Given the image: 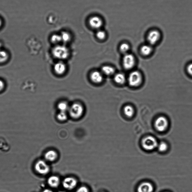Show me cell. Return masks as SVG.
Listing matches in <instances>:
<instances>
[{
    "instance_id": "cell-19",
    "label": "cell",
    "mask_w": 192,
    "mask_h": 192,
    "mask_svg": "<svg viewBox=\"0 0 192 192\" xmlns=\"http://www.w3.org/2000/svg\"><path fill=\"white\" fill-rule=\"evenodd\" d=\"M152 46L150 44H146L143 45L141 48V52L144 56H148L151 53L152 51Z\"/></svg>"
},
{
    "instance_id": "cell-24",
    "label": "cell",
    "mask_w": 192,
    "mask_h": 192,
    "mask_svg": "<svg viewBox=\"0 0 192 192\" xmlns=\"http://www.w3.org/2000/svg\"><path fill=\"white\" fill-rule=\"evenodd\" d=\"M96 37L100 40H104L106 38L107 34L106 32L104 30L100 29L97 31L96 34Z\"/></svg>"
},
{
    "instance_id": "cell-2",
    "label": "cell",
    "mask_w": 192,
    "mask_h": 192,
    "mask_svg": "<svg viewBox=\"0 0 192 192\" xmlns=\"http://www.w3.org/2000/svg\"><path fill=\"white\" fill-rule=\"evenodd\" d=\"M162 34L158 29L154 28L149 31L147 39L149 44L153 45L158 43L161 38Z\"/></svg>"
},
{
    "instance_id": "cell-11",
    "label": "cell",
    "mask_w": 192,
    "mask_h": 192,
    "mask_svg": "<svg viewBox=\"0 0 192 192\" xmlns=\"http://www.w3.org/2000/svg\"><path fill=\"white\" fill-rule=\"evenodd\" d=\"M63 186L64 188L68 190H71L74 188L77 184L76 179L73 178H66L63 182Z\"/></svg>"
},
{
    "instance_id": "cell-12",
    "label": "cell",
    "mask_w": 192,
    "mask_h": 192,
    "mask_svg": "<svg viewBox=\"0 0 192 192\" xmlns=\"http://www.w3.org/2000/svg\"><path fill=\"white\" fill-rule=\"evenodd\" d=\"M54 70L55 73L57 75H63L66 71V65L63 62H57L54 65Z\"/></svg>"
},
{
    "instance_id": "cell-5",
    "label": "cell",
    "mask_w": 192,
    "mask_h": 192,
    "mask_svg": "<svg viewBox=\"0 0 192 192\" xmlns=\"http://www.w3.org/2000/svg\"><path fill=\"white\" fill-rule=\"evenodd\" d=\"M142 81V77L140 72L134 71L131 72L128 78L129 85L132 87H137L140 85Z\"/></svg>"
},
{
    "instance_id": "cell-33",
    "label": "cell",
    "mask_w": 192,
    "mask_h": 192,
    "mask_svg": "<svg viewBox=\"0 0 192 192\" xmlns=\"http://www.w3.org/2000/svg\"><path fill=\"white\" fill-rule=\"evenodd\" d=\"M1 21L0 20V26L1 25Z\"/></svg>"
},
{
    "instance_id": "cell-28",
    "label": "cell",
    "mask_w": 192,
    "mask_h": 192,
    "mask_svg": "<svg viewBox=\"0 0 192 192\" xmlns=\"http://www.w3.org/2000/svg\"><path fill=\"white\" fill-rule=\"evenodd\" d=\"M76 192H89L88 190L86 187H82L78 188Z\"/></svg>"
},
{
    "instance_id": "cell-29",
    "label": "cell",
    "mask_w": 192,
    "mask_h": 192,
    "mask_svg": "<svg viewBox=\"0 0 192 192\" xmlns=\"http://www.w3.org/2000/svg\"><path fill=\"white\" fill-rule=\"evenodd\" d=\"M5 86L4 82L2 80H0V92L4 91Z\"/></svg>"
},
{
    "instance_id": "cell-15",
    "label": "cell",
    "mask_w": 192,
    "mask_h": 192,
    "mask_svg": "<svg viewBox=\"0 0 192 192\" xmlns=\"http://www.w3.org/2000/svg\"><path fill=\"white\" fill-rule=\"evenodd\" d=\"M48 183L50 187L53 188H56L60 185V180L58 177L56 176H52L49 178Z\"/></svg>"
},
{
    "instance_id": "cell-14",
    "label": "cell",
    "mask_w": 192,
    "mask_h": 192,
    "mask_svg": "<svg viewBox=\"0 0 192 192\" xmlns=\"http://www.w3.org/2000/svg\"><path fill=\"white\" fill-rule=\"evenodd\" d=\"M101 72L103 74L110 76L114 74L115 69L114 67L109 65H105L101 68Z\"/></svg>"
},
{
    "instance_id": "cell-16",
    "label": "cell",
    "mask_w": 192,
    "mask_h": 192,
    "mask_svg": "<svg viewBox=\"0 0 192 192\" xmlns=\"http://www.w3.org/2000/svg\"><path fill=\"white\" fill-rule=\"evenodd\" d=\"M57 155L56 152L54 150H49L46 153L45 158L49 161H54L57 158Z\"/></svg>"
},
{
    "instance_id": "cell-20",
    "label": "cell",
    "mask_w": 192,
    "mask_h": 192,
    "mask_svg": "<svg viewBox=\"0 0 192 192\" xmlns=\"http://www.w3.org/2000/svg\"><path fill=\"white\" fill-rule=\"evenodd\" d=\"M125 114L128 118H131L133 116L134 114V110L133 107L130 105H127L124 108Z\"/></svg>"
},
{
    "instance_id": "cell-13",
    "label": "cell",
    "mask_w": 192,
    "mask_h": 192,
    "mask_svg": "<svg viewBox=\"0 0 192 192\" xmlns=\"http://www.w3.org/2000/svg\"><path fill=\"white\" fill-rule=\"evenodd\" d=\"M154 187L151 183L144 182L139 185L137 188L138 192H153Z\"/></svg>"
},
{
    "instance_id": "cell-8",
    "label": "cell",
    "mask_w": 192,
    "mask_h": 192,
    "mask_svg": "<svg viewBox=\"0 0 192 192\" xmlns=\"http://www.w3.org/2000/svg\"><path fill=\"white\" fill-rule=\"evenodd\" d=\"M135 62V57L132 54H126L123 57V65L126 69L130 70L133 68Z\"/></svg>"
},
{
    "instance_id": "cell-23",
    "label": "cell",
    "mask_w": 192,
    "mask_h": 192,
    "mask_svg": "<svg viewBox=\"0 0 192 192\" xmlns=\"http://www.w3.org/2000/svg\"><path fill=\"white\" fill-rule=\"evenodd\" d=\"M51 42L52 43L57 44L62 42L61 36L60 34H53L51 37Z\"/></svg>"
},
{
    "instance_id": "cell-30",
    "label": "cell",
    "mask_w": 192,
    "mask_h": 192,
    "mask_svg": "<svg viewBox=\"0 0 192 192\" xmlns=\"http://www.w3.org/2000/svg\"><path fill=\"white\" fill-rule=\"evenodd\" d=\"M188 73L192 76V63L188 65L187 68Z\"/></svg>"
},
{
    "instance_id": "cell-25",
    "label": "cell",
    "mask_w": 192,
    "mask_h": 192,
    "mask_svg": "<svg viewBox=\"0 0 192 192\" xmlns=\"http://www.w3.org/2000/svg\"><path fill=\"white\" fill-rule=\"evenodd\" d=\"M119 48L121 52L126 54L128 53V52L129 51L130 49V46L129 44L124 42L121 44Z\"/></svg>"
},
{
    "instance_id": "cell-32",
    "label": "cell",
    "mask_w": 192,
    "mask_h": 192,
    "mask_svg": "<svg viewBox=\"0 0 192 192\" xmlns=\"http://www.w3.org/2000/svg\"><path fill=\"white\" fill-rule=\"evenodd\" d=\"M2 47V44L0 42V50H1Z\"/></svg>"
},
{
    "instance_id": "cell-1",
    "label": "cell",
    "mask_w": 192,
    "mask_h": 192,
    "mask_svg": "<svg viewBox=\"0 0 192 192\" xmlns=\"http://www.w3.org/2000/svg\"><path fill=\"white\" fill-rule=\"evenodd\" d=\"M52 54L55 58L64 60L67 59L69 56L70 52L68 48L65 45H57L53 49Z\"/></svg>"
},
{
    "instance_id": "cell-17",
    "label": "cell",
    "mask_w": 192,
    "mask_h": 192,
    "mask_svg": "<svg viewBox=\"0 0 192 192\" xmlns=\"http://www.w3.org/2000/svg\"><path fill=\"white\" fill-rule=\"evenodd\" d=\"M114 80L116 83L119 85H122L125 83L126 78L125 75L122 73H118L114 75Z\"/></svg>"
},
{
    "instance_id": "cell-9",
    "label": "cell",
    "mask_w": 192,
    "mask_h": 192,
    "mask_svg": "<svg viewBox=\"0 0 192 192\" xmlns=\"http://www.w3.org/2000/svg\"><path fill=\"white\" fill-rule=\"evenodd\" d=\"M156 129L160 132H163L167 129L168 126V121L164 116H160L156 120L155 124Z\"/></svg>"
},
{
    "instance_id": "cell-21",
    "label": "cell",
    "mask_w": 192,
    "mask_h": 192,
    "mask_svg": "<svg viewBox=\"0 0 192 192\" xmlns=\"http://www.w3.org/2000/svg\"><path fill=\"white\" fill-rule=\"evenodd\" d=\"M60 35L61 36L62 42L64 43H68L71 39V35L69 33L66 31H63L60 34Z\"/></svg>"
},
{
    "instance_id": "cell-34",
    "label": "cell",
    "mask_w": 192,
    "mask_h": 192,
    "mask_svg": "<svg viewBox=\"0 0 192 192\" xmlns=\"http://www.w3.org/2000/svg\"><path fill=\"white\" fill-rule=\"evenodd\" d=\"M60 192H64V191H60Z\"/></svg>"
},
{
    "instance_id": "cell-7",
    "label": "cell",
    "mask_w": 192,
    "mask_h": 192,
    "mask_svg": "<svg viewBox=\"0 0 192 192\" xmlns=\"http://www.w3.org/2000/svg\"><path fill=\"white\" fill-rule=\"evenodd\" d=\"M35 168L36 171L41 175L47 174L50 171V168L47 164L43 160H39L35 164Z\"/></svg>"
},
{
    "instance_id": "cell-4",
    "label": "cell",
    "mask_w": 192,
    "mask_h": 192,
    "mask_svg": "<svg viewBox=\"0 0 192 192\" xmlns=\"http://www.w3.org/2000/svg\"><path fill=\"white\" fill-rule=\"evenodd\" d=\"M158 144L156 139L151 136L144 138L142 141L143 147L147 150H154L157 147Z\"/></svg>"
},
{
    "instance_id": "cell-26",
    "label": "cell",
    "mask_w": 192,
    "mask_h": 192,
    "mask_svg": "<svg viewBox=\"0 0 192 192\" xmlns=\"http://www.w3.org/2000/svg\"><path fill=\"white\" fill-rule=\"evenodd\" d=\"M157 147L160 152H164L167 150V148H168V146L165 142H161L158 144Z\"/></svg>"
},
{
    "instance_id": "cell-3",
    "label": "cell",
    "mask_w": 192,
    "mask_h": 192,
    "mask_svg": "<svg viewBox=\"0 0 192 192\" xmlns=\"http://www.w3.org/2000/svg\"><path fill=\"white\" fill-rule=\"evenodd\" d=\"M70 116L74 119H78L82 115L84 112L83 107L78 103H73L70 107L68 110Z\"/></svg>"
},
{
    "instance_id": "cell-27",
    "label": "cell",
    "mask_w": 192,
    "mask_h": 192,
    "mask_svg": "<svg viewBox=\"0 0 192 192\" xmlns=\"http://www.w3.org/2000/svg\"><path fill=\"white\" fill-rule=\"evenodd\" d=\"M57 119L60 121H63L66 120L67 119V115L66 112L60 111L57 115Z\"/></svg>"
},
{
    "instance_id": "cell-10",
    "label": "cell",
    "mask_w": 192,
    "mask_h": 192,
    "mask_svg": "<svg viewBox=\"0 0 192 192\" xmlns=\"http://www.w3.org/2000/svg\"><path fill=\"white\" fill-rule=\"evenodd\" d=\"M90 79L91 81L96 84H100L102 82L104 79L103 74L102 72L95 71L92 72L90 74Z\"/></svg>"
},
{
    "instance_id": "cell-6",
    "label": "cell",
    "mask_w": 192,
    "mask_h": 192,
    "mask_svg": "<svg viewBox=\"0 0 192 192\" xmlns=\"http://www.w3.org/2000/svg\"><path fill=\"white\" fill-rule=\"evenodd\" d=\"M88 24L91 28L98 31L101 29L103 25V21L99 16H92L89 19Z\"/></svg>"
},
{
    "instance_id": "cell-22",
    "label": "cell",
    "mask_w": 192,
    "mask_h": 192,
    "mask_svg": "<svg viewBox=\"0 0 192 192\" xmlns=\"http://www.w3.org/2000/svg\"><path fill=\"white\" fill-rule=\"evenodd\" d=\"M57 108L60 111L66 112L69 109L70 106L66 102L62 101L57 104Z\"/></svg>"
},
{
    "instance_id": "cell-31",
    "label": "cell",
    "mask_w": 192,
    "mask_h": 192,
    "mask_svg": "<svg viewBox=\"0 0 192 192\" xmlns=\"http://www.w3.org/2000/svg\"><path fill=\"white\" fill-rule=\"evenodd\" d=\"M42 192H53V191L50 190L46 189L44 190Z\"/></svg>"
},
{
    "instance_id": "cell-18",
    "label": "cell",
    "mask_w": 192,
    "mask_h": 192,
    "mask_svg": "<svg viewBox=\"0 0 192 192\" xmlns=\"http://www.w3.org/2000/svg\"><path fill=\"white\" fill-rule=\"evenodd\" d=\"M9 59V53L6 51L0 50V64L6 63Z\"/></svg>"
}]
</instances>
